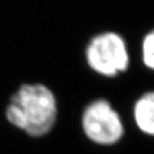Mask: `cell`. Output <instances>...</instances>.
I'll list each match as a JSON object with an SVG mask.
<instances>
[{
  "mask_svg": "<svg viewBox=\"0 0 154 154\" xmlns=\"http://www.w3.org/2000/svg\"><path fill=\"white\" fill-rule=\"evenodd\" d=\"M6 118L29 136L41 137L52 130L58 115L54 93L43 84H24L11 97Z\"/></svg>",
  "mask_w": 154,
  "mask_h": 154,
  "instance_id": "6da1fadb",
  "label": "cell"
},
{
  "mask_svg": "<svg viewBox=\"0 0 154 154\" xmlns=\"http://www.w3.org/2000/svg\"><path fill=\"white\" fill-rule=\"evenodd\" d=\"M86 58L94 71L110 78L126 73L131 64L126 39L116 31L94 36L87 46Z\"/></svg>",
  "mask_w": 154,
  "mask_h": 154,
  "instance_id": "7a4b0ae2",
  "label": "cell"
},
{
  "mask_svg": "<svg viewBox=\"0 0 154 154\" xmlns=\"http://www.w3.org/2000/svg\"><path fill=\"white\" fill-rule=\"evenodd\" d=\"M82 127L91 142L104 146L119 142L124 132L119 113L103 98L93 101L85 108Z\"/></svg>",
  "mask_w": 154,
  "mask_h": 154,
  "instance_id": "3957f363",
  "label": "cell"
},
{
  "mask_svg": "<svg viewBox=\"0 0 154 154\" xmlns=\"http://www.w3.org/2000/svg\"><path fill=\"white\" fill-rule=\"evenodd\" d=\"M133 117L142 132L154 135V90H147L137 97L133 105Z\"/></svg>",
  "mask_w": 154,
  "mask_h": 154,
  "instance_id": "277c9868",
  "label": "cell"
},
{
  "mask_svg": "<svg viewBox=\"0 0 154 154\" xmlns=\"http://www.w3.org/2000/svg\"><path fill=\"white\" fill-rule=\"evenodd\" d=\"M140 60L146 70L154 72V28L146 32L141 38Z\"/></svg>",
  "mask_w": 154,
  "mask_h": 154,
  "instance_id": "5b68a950",
  "label": "cell"
}]
</instances>
